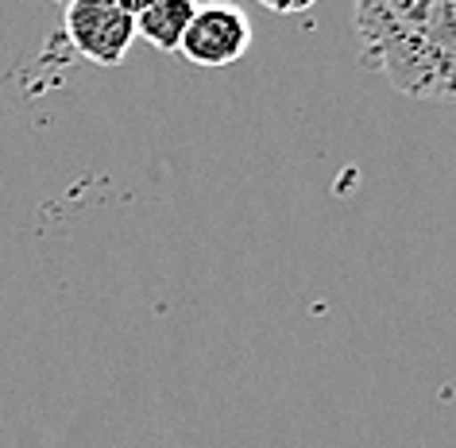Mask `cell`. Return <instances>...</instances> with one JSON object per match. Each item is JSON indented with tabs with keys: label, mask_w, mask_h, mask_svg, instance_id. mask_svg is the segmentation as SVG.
I'll use <instances>...</instances> for the list:
<instances>
[{
	"label": "cell",
	"mask_w": 456,
	"mask_h": 448,
	"mask_svg": "<svg viewBox=\"0 0 456 448\" xmlns=\"http://www.w3.org/2000/svg\"><path fill=\"white\" fill-rule=\"evenodd\" d=\"M128 4H132V12H135V16H140V12H147V8H155V4H159V0H128Z\"/></svg>",
	"instance_id": "cell-6"
},
{
	"label": "cell",
	"mask_w": 456,
	"mask_h": 448,
	"mask_svg": "<svg viewBox=\"0 0 456 448\" xmlns=\"http://www.w3.org/2000/svg\"><path fill=\"white\" fill-rule=\"evenodd\" d=\"M352 28L398 94L456 101V0H352Z\"/></svg>",
	"instance_id": "cell-1"
},
{
	"label": "cell",
	"mask_w": 456,
	"mask_h": 448,
	"mask_svg": "<svg viewBox=\"0 0 456 448\" xmlns=\"http://www.w3.org/2000/svg\"><path fill=\"white\" fill-rule=\"evenodd\" d=\"M178 51L201 70L236 66L252 51V20L228 0H201Z\"/></svg>",
	"instance_id": "cell-3"
},
{
	"label": "cell",
	"mask_w": 456,
	"mask_h": 448,
	"mask_svg": "<svg viewBox=\"0 0 456 448\" xmlns=\"http://www.w3.org/2000/svg\"><path fill=\"white\" fill-rule=\"evenodd\" d=\"M259 4L275 16H298V12H305V8H314L317 0H259Z\"/></svg>",
	"instance_id": "cell-5"
},
{
	"label": "cell",
	"mask_w": 456,
	"mask_h": 448,
	"mask_svg": "<svg viewBox=\"0 0 456 448\" xmlns=\"http://www.w3.org/2000/svg\"><path fill=\"white\" fill-rule=\"evenodd\" d=\"M198 4L201 0H159L155 8L135 16V36L143 43H151L155 51H178Z\"/></svg>",
	"instance_id": "cell-4"
},
{
	"label": "cell",
	"mask_w": 456,
	"mask_h": 448,
	"mask_svg": "<svg viewBox=\"0 0 456 448\" xmlns=\"http://www.w3.org/2000/svg\"><path fill=\"white\" fill-rule=\"evenodd\" d=\"M59 4H70V0H59Z\"/></svg>",
	"instance_id": "cell-7"
},
{
	"label": "cell",
	"mask_w": 456,
	"mask_h": 448,
	"mask_svg": "<svg viewBox=\"0 0 456 448\" xmlns=\"http://www.w3.org/2000/svg\"><path fill=\"white\" fill-rule=\"evenodd\" d=\"M66 39L82 59L112 70L140 39L132 4L128 0H70L66 4Z\"/></svg>",
	"instance_id": "cell-2"
}]
</instances>
